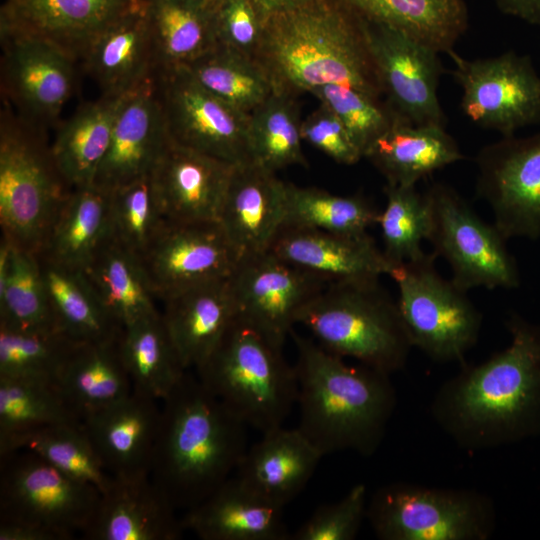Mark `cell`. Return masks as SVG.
Instances as JSON below:
<instances>
[{
    "label": "cell",
    "instance_id": "1",
    "mask_svg": "<svg viewBox=\"0 0 540 540\" xmlns=\"http://www.w3.org/2000/svg\"><path fill=\"white\" fill-rule=\"evenodd\" d=\"M506 327L505 349L478 365L464 364L432 400V418L464 450L540 435V324L511 313Z\"/></svg>",
    "mask_w": 540,
    "mask_h": 540
},
{
    "label": "cell",
    "instance_id": "2",
    "mask_svg": "<svg viewBox=\"0 0 540 540\" xmlns=\"http://www.w3.org/2000/svg\"><path fill=\"white\" fill-rule=\"evenodd\" d=\"M247 426L188 371L161 401L150 478L176 510L187 511L236 471Z\"/></svg>",
    "mask_w": 540,
    "mask_h": 540
},
{
    "label": "cell",
    "instance_id": "3",
    "mask_svg": "<svg viewBox=\"0 0 540 540\" xmlns=\"http://www.w3.org/2000/svg\"><path fill=\"white\" fill-rule=\"evenodd\" d=\"M257 60L293 95L327 84L382 94L361 18L341 0H298L268 16Z\"/></svg>",
    "mask_w": 540,
    "mask_h": 540
},
{
    "label": "cell",
    "instance_id": "4",
    "mask_svg": "<svg viewBox=\"0 0 540 540\" xmlns=\"http://www.w3.org/2000/svg\"><path fill=\"white\" fill-rule=\"evenodd\" d=\"M296 346L297 429L323 455L379 448L396 406L390 375L348 365L313 338L291 332Z\"/></svg>",
    "mask_w": 540,
    "mask_h": 540
},
{
    "label": "cell",
    "instance_id": "5",
    "mask_svg": "<svg viewBox=\"0 0 540 540\" xmlns=\"http://www.w3.org/2000/svg\"><path fill=\"white\" fill-rule=\"evenodd\" d=\"M298 324L326 351L389 375L405 366L413 347L397 301L379 278L328 283Z\"/></svg>",
    "mask_w": 540,
    "mask_h": 540
},
{
    "label": "cell",
    "instance_id": "6",
    "mask_svg": "<svg viewBox=\"0 0 540 540\" xmlns=\"http://www.w3.org/2000/svg\"><path fill=\"white\" fill-rule=\"evenodd\" d=\"M195 371L235 416L261 434L283 426L296 405V372L283 347L238 316Z\"/></svg>",
    "mask_w": 540,
    "mask_h": 540
},
{
    "label": "cell",
    "instance_id": "7",
    "mask_svg": "<svg viewBox=\"0 0 540 540\" xmlns=\"http://www.w3.org/2000/svg\"><path fill=\"white\" fill-rule=\"evenodd\" d=\"M72 190L38 126L5 109L0 129L2 239L38 254Z\"/></svg>",
    "mask_w": 540,
    "mask_h": 540
},
{
    "label": "cell",
    "instance_id": "8",
    "mask_svg": "<svg viewBox=\"0 0 540 540\" xmlns=\"http://www.w3.org/2000/svg\"><path fill=\"white\" fill-rule=\"evenodd\" d=\"M366 518L381 540H488L496 529L488 495L404 482L377 489Z\"/></svg>",
    "mask_w": 540,
    "mask_h": 540
},
{
    "label": "cell",
    "instance_id": "9",
    "mask_svg": "<svg viewBox=\"0 0 540 540\" xmlns=\"http://www.w3.org/2000/svg\"><path fill=\"white\" fill-rule=\"evenodd\" d=\"M435 259L434 252L424 253L396 265L389 276L413 347L434 361L464 365L479 338L482 315L466 291L439 274Z\"/></svg>",
    "mask_w": 540,
    "mask_h": 540
},
{
    "label": "cell",
    "instance_id": "10",
    "mask_svg": "<svg viewBox=\"0 0 540 540\" xmlns=\"http://www.w3.org/2000/svg\"><path fill=\"white\" fill-rule=\"evenodd\" d=\"M430 229L427 240L443 257L460 289H514L520 273L506 239L494 224L482 220L451 186L435 182L425 192Z\"/></svg>",
    "mask_w": 540,
    "mask_h": 540
},
{
    "label": "cell",
    "instance_id": "11",
    "mask_svg": "<svg viewBox=\"0 0 540 540\" xmlns=\"http://www.w3.org/2000/svg\"><path fill=\"white\" fill-rule=\"evenodd\" d=\"M21 451L0 459V522L41 526L64 540L82 535L94 519L101 491Z\"/></svg>",
    "mask_w": 540,
    "mask_h": 540
},
{
    "label": "cell",
    "instance_id": "12",
    "mask_svg": "<svg viewBox=\"0 0 540 540\" xmlns=\"http://www.w3.org/2000/svg\"><path fill=\"white\" fill-rule=\"evenodd\" d=\"M448 55L454 64L452 76L462 89L461 109L473 123L511 136L540 122V75L528 55Z\"/></svg>",
    "mask_w": 540,
    "mask_h": 540
},
{
    "label": "cell",
    "instance_id": "13",
    "mask_svg": "<svg viewBox=\"0 0 540 540\" xmlns=\"http://www.w3.org/2000/svg\"><path fill=\"white\" fill-rule=\"evenodd\" d=\"M156 80L174 142L232 165L252 162L249 114L207 90L184 68Z\"/></svg>",
    "mask_w": 540,
    "mask_h": 540
},
{
    "label": "cell",
    "instance_id": "14",
    "mask_svg": "<svg viewBox=\"0 0 540 540\" xmlns=\"http://www.w3.org/2000/svg\"><path fill=\"white\" fill-rule=\"evenodd\" d=\"M360 18L388 105L407 123L445 127L446 117L438 97L444 72L439 53L397 29Z\"/></svg>",
    "mask_w": 540,
    "mask_h": 540
},
{
    "label": "cell",
    "instance_id": "15",
    "mask_svg": "<svg viewBox=\"0 0 540 540\" xmlns=\"http://www.w3.org/2000/svg\"><path fill=\"white\" fill-rule=\"evenodd\" d=\"M476 194L505 239L540 238V132L502 136L475 158Z\"/></svg>",
    "mask_w": 540,
    "mask_h": 540
},
{
    "label": "cell",
    "instance_id": "16",
    "mask_svg": "<svg viewBox=\"0 0 540 540\" xmlns=\"http://www.w3.org/2000/svg\"><path fill=\"white\" fill-rule=\"evenodd\" d=\"M229 281L237 316L279 347L303 309L328 284L268 249L239 257Z\"/></svg>",
    "mask_w": 540,
    "mask_h": 540
},
{
    "label": "cell",
    "instance_id": "17",
    "mask_svg": "<svg viewBox=\"0 0 540 540\" xmlns=\"http://www.w3.org/2000/svg\"><path fill=\"white\" fill-rule=\"evenodd\" d=\"M239 254L218 222L165 220L141 257L159 299L186 288L227 278Z\"/></svg>",
    "mask_w": 540,
    "mask_h": 540
},
{
    "label": "cell",
    "instance_id": "18",
    "mask_svg": "<svg viewBox=\"0 0 540 540\" xmlns=\"http://www.w3.org/2000/svg\"><path fill=\"white\" fill-rule=\"evenodd\" d=\"M6 95L36 125L55 120L71 97L74 59L51 42L19 32H0Z\"/></svg>",
    "mask_w": 540,
    "mask_h": 540
},
{
    "label": "cell",
    "instance_id": "19",
    "mask_svg": "<svg viewBox=\"0 0 540 540\" xmlns=\"http://www.w3.org/2000/svg\"><path fill=\"white\" fill-rule=\"evenodd\" d=\"M148 0H4L0 32L45 39L74 60L82 59L94 39Z\"/></svg>",
    "mask_w": 540,
    "mask_h": 540
},
{
    "label": "cell",
    "instance_id": "20",
    "mask_svg": "<svg viewBox=\"0 0 540 540\" xmlns=\"http://www.w3.org/2000/svg\"><path fill=\"white\" fill-rule=\"evenodd\" d=\"M234 166L169 138L150 173L165 220L218 222Z\"/></svg>",
    "mask_w": 540,
    "mask_h": 540
},
{
    "label": "cell",
    "instance_id": "21",
    "mask_svg": "<svg viewBox=\"0 0 540 540\" xmlns=\"http://www.w3.org/2000/svg\"><path fill=\"white\" fill-rule=\"evenodd\" d=\"M169 138L155 76L124 99L94 184L111 191L149 175Z\"/></svg>",
    "mask_w": 540,
    "mask_h": 540
},
{
    "label": "cell",
    "instance_id": "22",
    "mask_svg": "<svg viewBox=\"0 0 540 540\" xmlns=\"http://www.w3.org/2000/svg\"><path fill=\"white\" fill-rule=\"evenodd\" d=\"M161 402L132 389L125 398L87 414L82 425L111 476L149 475Z\"/></svg>",
    "mask_w": 540,
    "mask_h": 540
},
{
    "label": "cell",
    "instance_id": "23",
    "mask_svg": "<svg viewBox=\"0 0 540 540\" xmlns=\"http://www.w3.org/2000/svg\"><path fill=\"white\" fill-rule=\"evenodd\" d=\"M268 250L327 283L379 278L394 265L368 234L349 235L282 226Z\"/></svg>",
    "mask_w": 540,
    "mask_h": 540
},
{
    "label": "cell",
    "instance_id": "24",
    "mask_svg": "<svg viewBox=\"0 0 540 540\" xmlns=\"http://www.w3.org/2000/svg\"><path fill=\"white\" fill-rule=\"evenodd\" d=\"M286 183L254 162L235 165L218 223L239 257L265 251L283 226Z\"/></svg>",
    "mask_w": 540,
    "mask_h": 540
},
{
    "label": "cell",
    "instance_id": "25",
    "mask_svg": "<svg viewBox=\"0 0 540 540\" xmlns=\"http://www.w3.org/2000/svg\"><path fill=\"white\" fill-rule=\"evenodd\" d=\"M176 508L150 475L115 477L101 493L89 540H176L184 532Z\"/></svg>",
    "mask_w": 540,
    "mask_h": 540
},
{
    "label": "cell",
    "instance_id": "26",
    "mask_svg": "<svg viewBox=\"0 0 540 540\" xmlns=\"http://www.w3.org/2000/svg\"><path fill=\"white\" fill-rule=\"evenodd\" d=\"M161 300V315L183 366L197 370L237 316L229 277L186 288Z\"/></svg>",
    "mask_w": 540,
    "mask_h": 540
},
{
    "label": "cell",
    "instance_id": "27",
    "mask_svg": "<svg viewBox=\"0 0 540 540\" xmlns=\"http://www.w3.org/2000/svg\"><path fill=\"white\" fill-rule=\"evenodd\" d=\"M322 457L297 428L281 426L247 448L235 476L262 499L284 508L305 488Z\"/></svg>",
    "mask_w": 540,
    "mask_h": 540
},
{
    "label": "cell",
    "instance_id": "28",
    "mask_svg": "<svg viewBox=\"0 0 540 540\" xmlns=\"http://www.w3.org/2000/svg\"><path fill=\"white\" fill-rule=\"evenodd\" d=\"M184 531L202 540H287L283 508L273 505L231 476L181 517Z\"/></svg>",
    "mask_w": 540,
    "mask_h": 540
},
{
    "label": "cell",
    "instance_id": "29",
    "mask_svg": "<svg viewBox=\"0 0 540 540\" xmlns=\"http://www.w3.org/2000/svg\"><path fill=\"white\" fill-rule=\"evenodd\" d=\"M147 4L113 22L83 55L85 67L102 94H126L156 76Z\"/></svg>",
    "mask_w": 540,
    "mask_h": 540
},
{
    "label": "cell",
    "instance_id": "30",
    "mask_svg": "<svg viewBox=\"0 0 540 540\" xmlns=\"http://www.w3.org/2000/svg\"><path fill=\"white\" fill-rule=\"evenodd\" d=\"M387 184L416 186L435 171L464 159L456 140L441 126L397 120L366 151Z\"/></svg>",
    "mask_w": 540,
    "mask_h": 540
},
{
    "label": "cell",
    "instance_id": "31",
    "mask_svg": "<svg viewBox=\"0 0 540 540\" xmlns=\"http://www.w3.org/2000/svg\"><path fill=\"white\" fill-rule=\"evenodd\" d=\"M156 75L187 68L218 46L215 0H148Z\"/></svg>",
    "mask_w": 540,
    "mask_h": 540
},
{
    "label": "cell",
    "instance_id": "32",
    "mask_svg": "<svg viewBox=\"0 0 540 540\" xmlns=\"http://www.w3.org/2000/svg\"><path fill=\"white\" fill-rule=\"evenodd\" d=\"M110 237V191L93 183L73 188L37 255L82 271Z\"/></svg>",
    "mask_w": 540,
    "mask_h": 540
},
{
    "label": "cell",
    "instance_id": "33",
    "mask_svg": "<svg viewBox=\"0 0 540 540\" xmlns=\"http://www.w3.org/2000/svg\"><path fill=\"white\" fill-rule=\"evenodd\" d=\"M127 94H102L98 100L81 106L58 129L51 151L60 172L72 188L94 183Z\"/></svg>",
    "mask_w": 540,
    "mask_h": 540
},
{
    "label": "cell",
    "instance_id": "34",
    "mask_svg": "<svg viewBox=\"0 0 540 540\" xmlns=\"http://www.w3.org/2000/svg\"><path fill=\"white\" fill-rule=\"evenodd\" d=\"M82 272L106 312L122 328L159 312L140 257L112 237Z\"/></svg>",
    "mask_w": 540,
    "mask_h": 540
},
{
    "label": "cell",
    "instance_id": "35",
    "mask_svg": "<svg viewBox=\"0 0 540 540\" xmlns=\"http://www.w3.org/2000/svg\"><path fill=\"white\" fill-rule=\"evenodd\" d=\"M365 19L449 54L468 28L465 0H341Z\"/></svg>",
    "mask_w": 540,
    "mask_h": 540
},
{
    "label": "cell",
    "instance_id": "36",
    "mask_svg": "<svg viewBox=\"0 0 540 540\" xmlns=\"http://www.w3.org/2000/svg\"><path fill=\"white\" fill-rule=\"evenodd\" d=\"M37 256L57 328L80 343L119 340L123 328L106 312L83 272Z\"/></svg>",
    "mask_w": 540,
    "mask_h": 540
},
{
    "label": "cell",
    "instance_id": "37",
    "mask_svg": "<svg viewBox=\"0 0 540 540\" xmlns=\"http://www.w3.org/2000/svg\"><path fill=\"white\" fill-rule=\"evenodd\" d=\"M57 386L81 420L128 396L132 383L120 355L119 340L79 343Z\"/></svg>",
    "mask_w": 540,
    "mask_h": 540
},
{
    "label": "cell",
    "instance_id": "38",
    "mask_svg": "<svg viewBox=\"0 0 540 540\" xmlns=\"http://www.w3.org/2000/svg\"><path fill=\"white\" fill-rule=\"evenodd\" d=\"M119 351L132 389L160 402L188 371L160 311L123 327Z\"/></svg>",
    "mask_w": 540,
    "mask_h": 540
},
{
    "label": "cell",
    "instance_id": "39",
    "mask_svg": "<svg viewBox=\"0 0 540 540\" xmlns=\"http://www.w3.org/2000/svg\"><path fill=\"white\" fill-rule=\"evenodd\" d=\"M0 327L20 332L58 329L37 254L2 238Z\"/></svg>",
    "mask_w": 540,
    "mask_h": 540
},
{
    "label": "cell",
    "instance_id": "40",
    "mask_svg": "<svg viewBox=\"0 0 540 540\" xmlns=\"http://www.w3.org/2000/svg\"><path fill=\"white\" fill-rule=\"evenodd\" d=\"M81 423L57 385L0 377V458L17 438L27 433Z\"/></svg>",
    "mask_w": 540,
    "mask_h": 540
},
{
    "label": "cell",
    "instance_id": "41",
    "mask_svg": "<svg viewBox=\"0 0 540 540\" xmlns=\"http://www.w3.org/2000/svg\"><path fill=\"white\" fill-rule=\"evenodd\" d=\"M184 69L207 90L249 115L280 91L257 59L220 46Z\"/></svg>",
    "mask_w": 540,
    "mask_h": 540
},
{
    "label": "cell",
    "instance_id": "42",
    "mask_svg": "<svg viewBox=\"0 0 540 540\" xmlns=\"http://www.w3.org/2000/svg\"><path fill=\"white\" fill-rule=\"evenodd\" d=\"M380 211L359 195L341 196L286 183L283 226L360 235L377 224Z\"/></svg>",
    "mask_w": 540,
    "mask_h": 540
},
{
    "label": "cell",
    "instance_id": "43",
    "mask_svg": "<svg viewBox=\"0 0 540 540\" xmlns=\"http://www.w3.org/2000/svg\"><path fill=\"white\" fill-rule=\"evenodd\" d=\"M301 123L294 95L275 92L249 115L252 162L273 172L305 165Z\"/></svg>",
    "mask_w": 540,
    "mask_h": 540
},
{
    "label": "cell",
    "instance_id": "44",
    "mask_svg": "<svg viewBox=\"0 0 540 540\" xmlns=\"http://www.w3.org/2000/svg\"><path fill=\"white\" fill-rule=\"evenodd\" d=\"M18 450L31 451L66 475L103 493L112 476L97 454L82 423L41 428L17 438L3 459Z\"/></svg>",
    "mask_w": 540,
    "mask_h": 540
},
{
    "label": "cell",
    "instance_id": "45",
    "mask_svg": "<svg viewBox=\"0 0 540 540\" xmlns=\"http://www.w3.org/2000/svg\"><path fill=\"white\" fill-rule=\"evenodd\" d=\"M79 343L59 329L20 332L0 327V377L57 385Z\"/></svg>",
    "mask_w": 540,
    "mask_h": 540
},
{
    "label": "cell",
    "instance_id": "46",
    "mask_svg": "<svg viewBox=\"0 0 540 540\" xmlns=\"http://www.w3.org/2000/svg\"><path fill=\"white\" fill-rule=\"evenodd\" d=\"M386 205L379 213L383 253L394 265L415 259L425 252L421 247L430 229V211L425 193L416 186L386 184Z\"/></svg>",
    "mask_w": 540,
    "mask_h": 540
},
{
    "label": "cell",
    "instance_id": "47",
    "mask_svg": "<svg viewBox=\"0 0 540 540\" xmlns=\"http://www.w3.org/2000/svg\"><path fill=\"white\" fill-rule=\"evenodd\" d=\"M164 222L150 174L110 191L111 237L140 259Z\"/></svg>",
    "mask_w": 540,
    "mask_h": 540
},
{
    "label": "cell",
    "instance_id": "48",
    "mask_svg": "<svg viewBox=\"0 0 540 540\" xmlns=\"http://www.w3.org/2000/svg\"><path fill=\"white\" fill-rule=\"evenodd\" d=\"M311 94L340 119L363 158L374 141L401 119L380 97L351 86L327 84Z\"/></svg>",
    "mask_w": 540,
    "mask_h": 540
},
{
    "label": "cell",
    "instance_id": "49",
    "mask_svg": "<svg viewBox=\"0 0 540 540\" xmlns=\"http://www.w3.org/2000/svg\"><path fill=\"white\" fill-rule=\"evenodd\" d=\"M367 488L359 483L339 501L319 506L291 535L293 540H352L367 514Z\"/></svg>",
    "mask_w": 540,
    "mask_h": 540
},
{
    "label": "cell",
    "instance_id": "50",
    "mask_svg": "<svg viewBox=\"0 0 540 540\" xmlns=\"http://www.w3.org/2000/svg\"><path fill=\"white\" fill-rule=\"evenodd\" d=\"M218 46L257 59L265 18L253 0H215Z\"/></svg>",
    "mask_w": 540,
    "mask_h": 540
},
{
    "label": "cell",
    "instance_id": "51",
    "mask_svg": "<svg viewBox=\"0 0 540 540\" xmlns=\"http://www.w3.org/2000/svg\"><path fill=\"white\" fill-rule=\"evenodd\" d=\"M301 134L306 141L332 160L343 165H354L363 154L340 119L321 104L301 123Z\"/></svg>",
    "mask_w": 540,
    "mask_h": 540
},
{
    "label": "cell",
    "instance_id": "52",
    "mask_svg": "<svg viewBox=\"0 0 540 540\" xmlns=\"http://www.w3.org/2000/svg\"><path fill=\"white\" fill-rule=\"evenodd\" d=\"M0 540H64L58 533L41 526L0 522Z\"/></svg>",
    "mask_w": 540,
    "mask_h": 540
},
{
    "label": "cell",
    "instance_id": "53",
    "mask_svg": "<svg viewBox=\"0 0 540 540\" xmlns=\"http://www.w3.org/2000/svg\"><path fill=\"white\" fill-rule=\"evenodd\" d=\"M495 3L503 14L540 27V0H495Z\"/></svg>",
    "mask_w": 540,
    "mask_h": 540
},
{
    "label": "cell",
    "instance_id": "54",
    "mask_svg": "<svg viewBox=\"0 0 540 540\" xmlns=\"http://www.w3.org/2000/svg\"><path fill=\"white\" fill-rule=\"evenodd\" d=\"M261 14L266 19L268 16L276 13L298 0H253Z\"/></svg>",
    "mask_w": 540,
    "mask_h": 540
}]
</instances>
